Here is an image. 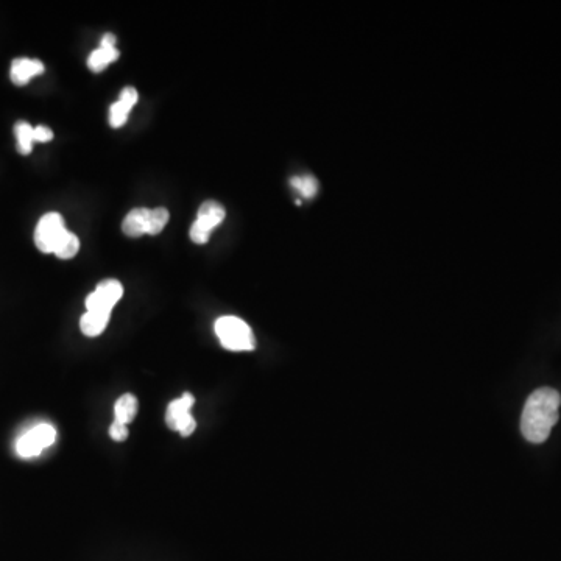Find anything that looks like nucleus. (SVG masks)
I'll return each instance as SVG.
<instances>
[{
  "label": "nucleus",
  "mask_w": 561,
  "mask_h": 561,
  "mask_svg": "<svg viewBox=\"0 0 561 561\" xmlns=\"http://www.w3.org/2000/svg\"><path fill=\"white\" fill-rule=\"evenodd\" d=\"M43 61L32 60V58H16L11 63L10 78L16 86L29 85L33 77L44 74Z\"/></svg>",
  "instance_id": "obj_9"
},
{
  "label": "nucleus",
  "mask_w": 561,
  "mask_h": 561,
  "mask_svg": "<svg viewBox=\"0 0 561 561\" xmlns=\"http://www.w3.org/2000/svg\"><path fill=\"white\" fill-rule=\"evenodd\" d=\"M55 440H57L55 427L50 424H38L19 438L16 451L24 459H32V457L39 456L44 449L52 446Z\"/></svg>",
  "instance_id": "obj_5"
},
{
  "label": "nucleus",
  "mask_w": 561,
  "mask_h": 561,
  "mask_svg": "<svg viewBox=\"0 0 561 561\" xmlns=\"http://www.w3.org/2000/svg\"><path fill=\"white\" fill-rule=\"evenodd\" d=\"M120 52L117 49H106V47H99L89 55L88 68L92 72L105 71L111 63L119 60Z\"/></svg>",
  "instance_id": "obj_12"
},
{
  "label": "nucleus",
  "mask_w": 561,
  "mask_h": 561,
  "mask_svg": "<svg viewBox=\"0 0 561 561\" xmlns=\"http://www.w3.org/2000/svg\"><path fill=\"white\" fill-rule=\"evenodd\" d=\"M15 135L16 142H18V152L24 156L30 155L33 150V142H35V128L29 122L19 120L18 124L15 125Z\"/></svg>",
  "instance_id": "obj_14"
},
{
  "label": "nucleus",
  "mask_w": 561,
  "mask_h": 561,
  "mask_svg": "<svg viewBox=\"0 0 561 561\" xmlns=\"http://www.w3.org/2000/svg\"><path fill=\"white\" fill-rule=\"evenodd\" d=\"M139 94L135 88L122 89L119 100L113 103L110 108V125L113 128L124 127L127 124L128 116H130L133 106L138 103Z\"/></svg>",
  "instance_id": "obj_8"
},
{
  "label": "nucleus",
  "mask_w": 561,
  "mask_h": 561,
  "mask_svg": "<svg viewBox=\"0 0 561 561\" xmlns=\"http://www.w3.org/2000/svg\"><path fill=\"white\" fill-rule=\"evenodd\" d=\"M100 47H106V49H116V36H114L113 33H106V35H103Z\"/></svg>",
  "instance_id": "obj_20"
},
{
  "label": "nucleus",
  "mask_w": 561,
  "mask_h": 561,
  "mask_svg": "<svg viewBox=\"0 0 561 561\" xmlns=\"http://www.w3.org/2000/svg\"><path fill=\"white\" fill-rule=\"evenodd\" d=\"M290 184H292L304 198H312L317 195L318 181L317 178L312 177V175L293 177L292 180H290Z\"/></svg>",
  "instance_id": "obj_15"
},
{
  "label": "nucleus",
  "mask_w": 561,
  "mask_h": 561,
  "mask_svg": "<svg viewBox=\"0 0 561 561\" xmlns=\"http://www.w3.org/2000/svg\"><path fill=\"white\" fill-rule=\"evenodd\" d=\"M225 208L219 202L208 200L198 209L197 219L191 226V240L194 244L203 245L208 242L212 231L225 220Z\"/></svg>",
  "instance_id": "obj_4"
},
{
  "label": "nucleus",
  "mask_w": 561,
  "mask_h": 561,
  "mask_svg": "<svg viewBox=\"0 0 561 561\" xmlns=\"http://www.w3.org/2000/svg\"><path fill=\"white\" fill-rule=\"evenodd\" d=\"M69 234L71 231L64 225L63 216L58 212H47L36 225L35 245L41 253L55 255Z\"/></svg>",
  "instance_id": "obj_3"
},
{
  "label": "nucleus",
  "mask_w": 561,
  "mask_h": 561,
  "mask_svg": "<svg viewBox=\"0 0 561 561\" xmlns=\"http://www.w3.org/2000/svg\"><path fill=\"white\" fill-rule=\"evenodd\" d=\"M194 396L186 395L181 396L177 401L170 403L169 409L166 413V423L173 431L180 432L183 437H189L195 431L197 423L192 417V407H194Z\"/></svg>",
  "instance_id": "obj_7"
},
{
  "label": "nucleus",
  "mask_w": 561,
  "mask_h": 561,
  "mask_svg": "<svg viewBox=\"0 0 561 561\" xmlns=\"http://www.w3.org/2000/svg\"><path fill=\"white\" fill-rule=\"evenodd\" d=\"M150 209L136 208L128 212L122 223V231L128 237H141L149 234Z\"/></svg>",
  "instance_id": "obj_10"
},
{
  "label": "nucleus",
  "mask_w": 561,
  "mask_h": 561,
  "mask_svg": "<svg viewBox=\"0 0 561 561\" xmlns=\"http://www.w3.org/2000/svg\"><path fill=\"white\" fill-rule=\"evenodd\" d=\"M53 139V131L44 125L35 127V142H49Z\"/></svg>",
  "instance_id": "obj_19"
},
{
  "label": "nucleus",
  "mask_w": 561,
  "mask_h": 561,
  "mask_svg": "<svg viewBox=\"0 0 561 561\" xmlns=\"http://www.w3.org/2000/svg\"><path fill=\"white\" fill-rule=\"evenodd\" d=\"M216 334L223 348L230 351L255 350V334L250 326L240 318L228 315L219 318L216 322Z\"/></svg>",
  "instance_id": "obj_2"
},
{
  "label": "nucleus",
  "mask_w": 561,
  "mask_h": 561,
  "mask_svg": "<svg viewBox=\"0 0 561 561\" xmlns=\"http://www.w3.org/2000/svg\"><path fill=\"white\" fill-rule=\"evenodd\" d=\"M122 295H124V287L117 279H105L97 284L96 290L86 298V311L111 315L113 307L119 303Z\"/></svg>",
  "instance_id": "obj_6"
},
{
  "label": "nucleus",
  "mask_w": 561,
  "mask_h": 561,
  "mask_svg": "<svg viewBox=\"0 0 561 561\" xmlns=\"http://www.w3.org/2000/svg\"><path fill=\"white\" fill-rule=\"evenodd\" d=\"M108 322H110V314L86 311V314L80 320V328H82L86 337H97L105 331Z\"/></svg>",
  "instance_id": "obj_11"
},
{
  "label": "nucleus",
  "mask_w": 561,
  "mask_h": 561,
  "mask_svg": "<svg viewBox=\"0 0 561 561\" xmlns=\"http://www.w3.org/2000/svg\"><path fill=\"white\" fill-rule=\"evenodd\" d=\"M78 250H80V240L75 234H69L68 239L64 240L61 247L58 248L57 256L58 259H72L77 256Z\"/></svg>",
  "instance_id": "obj_17"
},
{
  "label": "nucleus",
  "mask_w": 561,
  "mask_h": 561,
  "mask_svg": "<svg viewBox=\"0 0 561 561\" xmlns=\"http://www.w3.org/2000/svg\"><path fill=\"white\" fill-rule=\"evenodd\" d=\"M138 413V399L135 396L124 395L117 399L116 407H114V415L119 423L128 424L135 420Z\"/></svg>",
  "instance_id": "obj_13"
},
{
  "label": "nucleus",
  "mask_w": 561,
  "mask_h": 561,
  "mask_svg": "<svg viewBox=\"0 0 561 561\" xmlns=\"http://www.w3.org/2000/svg\"><path fill=\"white\" fill-rule=\"evenodd\" d=\"M110 435L116 442H124L128 438V427L127 424L119 423V421L114 420V423L110 427Z\"/></svg>",
  "instance_id": "obj_18"
},
{
  "label": "nucleus",
  "mask_w": 561,
  "mask_h": 561,
  "mask_svg": "<svg viewBox=\"0 0 561 561\" xmlns=\"http://www.w3.org/2000/svg\"><path fill=\"white\" fill-rule=\"evenodd\" d=\"M170 212L166 208L150 209V236H158L163 233L167 223H169Z\"/></svg>",
  "instance_id": "obj_16"
},
{
  "label": "nucleus",
  "mask_w": 561,
  "mask_h": 561,
  "mask_svg": "<svg viewBox=\"0 0 561 561\" xmlns=\"http://www.w3.org/2000/svg\"><path fill=\"white\" fill-rule=\"evenodd\" d=\"M560 404V393L551 387L535 390L529 396L521 417V432L527 442L535 445L546 442L557 424Z\"/></svg>",
  "instance_id": "obj_1"
}]
</instances>
